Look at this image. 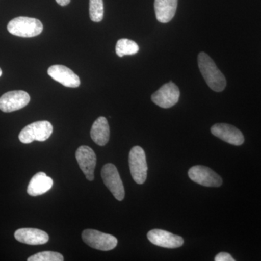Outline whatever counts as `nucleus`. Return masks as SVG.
I'll return each mask as SVG.
<instances>
[{"mask_svg":"<svg viewBox=\"0 0 261 261\" xmlns=\"http://www.w3.org/2000/svg\"><path fill=\"white\" fill-rule=\"evenodd\" d=\"M197 59L201 74L207 86L215 92H222L226 86V78L212 58L205 53H200Z\"/></svg>","mask_w":261,"mask_h":261,"instance_id":"1","label":"nucleus"},{"mask_svg":"<svg viewBox=\"0 0 261 261\" xmlns=\"http://www.w3.org/2000/svg\"><path fill=\"white\" fill-rule=\"evenodd\" d=\"M8 31L16 37H34L42 32L43 25L38 19L18 17L10 20L8 25Z\"/></svg>","mask_w":261,"mask_h":261,"instance_id":"2","label":"nucleus"},{"mask_svg":"<svg viewBox=\"0 0 261 261\" xmlns=\"http://www.w3.org/2000/svg\"><path fill=\"white\" fill-rule=\"evenodd\" d=\"M53 132V125L47 121L31 123L19 134V140L23 144H30L34 141L44 142L49 138Z\"/></svg>","mask_w":261,"mask_h":261,"instance_id":"3","label":"nucleus"},{"mask_svg":"<svg viewBox=\"0 0 261 261\" xmlns=\"http://www.w3.org/2000/svg\"><path fill=\"white\" fill-rule=\"evenodd\" d=\"M130 174L135 181L139 185L145 183L147 176V163L145 151L135 146L130 149L128 156Z\"/></svg>","mask_w":261,"mask_h":261,"instance_id":"4","label":"nucleus"},{"mask_svg":"<svg viewBox=\"0 0 261 261\" xmlns=\"http://www.w3.org/2000/svg\"><path fill=\"white\" fill-rule=\"evenodd\" d=\"M82 240L89 247L102 251L112 250L118 245V240L113 235L94 229L84 230Z\"/></svg>","mask_w":261,"mask_h":261,"instance_id":"5","label":"nucleus"},{"mask_svg":"<svg viewBox=\"0 0 261 261\" xmlns=\"http://www.w3.org/2000/svg\"><path fill=\"white\" fill-rule=\"evenodd\" d=\"M101 176L105 185L115 198L118 201L123 200L125 197L124 187L116 166L112 163L105 165L101 171Z\"/></svg>","mask_w":261,"mask_h":261,"instance_id":"6","label":"nucleus"},{"mask_svg":"<svg viewBox=\"0 0 261 261\" xmlns=\"http://www.w3.org/2000/svg\"><path fill=\"white\" fill-rule=\"evenodd\" d=\"M188 175L192 181L204 187H219L223 184L221 176L206 166H193L189 170Z\"/></svg>","mask_w":261,"mask_h":261,"instance_id":"7","label":"nucleus"},{"mask_svg":"<svg viewBox=\"0 0 261 261\" xmlns=\"http://www.w3.org/2000/svg\"><path fill=\"white\" fill-rule=\"evenodd\" d=\"M180 91L173 82H168L162 86L152 94L151 99L154 104L163 108H170L178 102Z\"/></svg>","mask_w":261,"mask_h":261,"instance_id":"8","label":"nucleus"},{"mask_svg":"<svg viewBox=\"0 0 261 261\" xmlns=\"http://www.w3.org/2000/svg\"><path fill=\"white\" fill-rule=\"evenodd\" d=\"M30 96L25 91H11L0 97V110L11 113L25 108L30 102Z\"/></svg>","mask_w":261,"mask_h":261,"instance_id":"9","label":"nucleus"},{"mask_svg":"<svg viewBox=\"0 0 261 261\" xmlns=\"http://www.w3.org/2000/svg\"><path fill=\"white\" fill-rule=\"evenodd\" d=\"M75 159L86 178L89 181H93L94 169L97 163V157L93 149L88 146H81L75 152Z\"/></svg>","mask_w":261,"mask_h":261,"instance_id":"10","label":"nucleus"},{"mask_svg":"<svg viewBox=\"0 0 261 261\" xmlns=\"http://www.w3.org/2000/svg\"><path fill=\"white\" fill-rule=\"evenodd\" d=\"M211 133L228 144L235 146L243 145L245 138L241 130L227 123H216L211 127Z\"/></svg>","mask_w":261,"mask_h":261,"instance_id":"11","label":"nucleus"},{"mask_svg":"<svg viewBox=\"0 0 261 261\" xmlns=\"http://www.w3.org/2000/svg\"><path fill=\"white\" fill-rule=\"evenodd\" d=\"M47 73L53 80L63 84L64 87L77 88L80 86V77L65 65H51L48 68Z\"/></svg>","mask_w":261,"mask_h":261,"instance_id":"12","label":"nucleus"},{"mask_svg":"<svg viewBox=\"0 0 261 261\" xmlns=\"http://www.w3.org/2000/svg\"><path fill=\"white\" fill-rule=\"evenodd\" d=\"M149 241L156 246L165 248H178L184 245L181 237L162 229H152L147 233Z\"/></svg>","mask_w":261,"mask_h":261,"instance_id":"13","label":"nucleus"},{"mask_svg":"<svg viewBox=\"0 0 261 261\" xmlns=\"http://www.w3.org/2000/svg\"><path fill=\"white\" fill-rule=\"evenodd\" d=\"M15 238L20 243L29 245H44L49 241V235L38 228H19L15 232Z\"/></svg>","mask_w":261,"mask_h":261,"instance_id":"14","label":"nucleus"},{"mask_svg":"<svg viewBox=\"0 0 261 261\" xmlns=\"http://www.w3.org/2000/svg\"><path fill=\"white\" fill-rule=\"evenodd\" d=\"M177 5L178 0H154L156 18L160 23L171 21L176 14Z\"/></svg>","mask_w":261,"mask_h":261,"instance_id":"15","label":"nucleus"},{"mask_svg":"<svg viewBox=\"0 0 261 261\" xmlns=\"http://www.w3.org/2000/svg\"><path fill=\"white\" fill-rule=\"evenodd\" d=\"M53 186V180L45 173L39 172L34 175L29 182L27 192L29 195H42L49 191Z\"/></svg>","mask_w":261,"mask_h":261,"instance_id":"16","label":"nucleus"},{"mask_svg":"<svg viewBox=\"0 0 261 261\" xmlns=\"http://www.w3.org/2000/svg\"><path fill=\"white\" fill-rule=\"evenodd\" d=\"M91 138L99 146H105L110 139V126L105 117H99L92 125L90 132Z\"/></svg>","mask_w":261,"mask_h":261,"instance_id":"17","label":"nucleus"},{"mask_svg":"<svg viewBox=\"0 0 261 261\" xmlns=\"http://www.w3.org/2000/svg\"><path fill=\"white\" fill-rule=\"evenodd\" d=\"M140 50L138 44L128 39H121L117 42L116 51L118 57L132 56L137 54Z\"/></svg>","mask_w":261,"mask_h":261,"instance_id":"18","label":"nucleus"},{"mask_svg":"<svg viewBox=\"0 0 261 261\" xmlns=\"http://www.w3.org/2000/svg\"><path fill=\"white\" fill-rule=\"evenodd\" d=\"M89 16L92 21H102L104 16L102 0H89Z\"/></svg>","mask_w":261,"mask_h":261,"instance_id":"19","label":"nucleus"},{"mask_svg":"<svg viewBox=\"0 0 261 261\" xmlns=\"http://www.w3.org/2000/svg\"><path fill=\"white\" fill-rule=\"evenodd\" d=\"M64 257L59 252L44 251L29 257L28 261H63Z\"/></svg>","mask_w":261,"mask_h":261,"instance_id":"20","label":"nucleus"},{"mask_svg":"<svg viewBox=\"0 0 261 261\" xmlns=\"http://www.w3.org/2000/svg\"><path fill=\"white\" fill-rule=\"evenodd\" d=\"M216 261H234V259L230 254L227 252H220L216 257H215Z\"/></svg>","mask_w":261,"mask_h":261,"instance_id":"21","label":"nucleus"},{"mask_svg":"<svg viewBox=\"0 0 261 261\" xmlns=\"http://www.w3.org/2000/svg\"><path fill=\"white\" fill-rule=\"evenodd\" d=\"M56 1L61 6H66L70 3V0H56Z\"/></svg>","mask_w":261,"mask_h":261,"instance_id":"22","label":"nucleus"},{"mask_svg":"<svg viewBox=\"0 0 261 261\" xmlns=\"http://www.w3.org/2000/svg\"><path fill=\"white\" fill-rule=\"evenodd\" d=\"M2 74H3V71H2V69L0 68V77H1Z\"/></svg>","mask_w":261,"mask_h":261,"instance_id":"23","label":"nucleus"}]
</instances>
